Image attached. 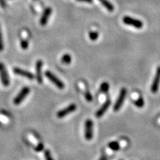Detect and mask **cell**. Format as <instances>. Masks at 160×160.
I'll return each instance as SVG.
<instances>
[{
    "label": "cell",
    "mask_w": 160,
    "mask_h": 160,
    "mask_svg": "<svg viewBox=\"0 0 160 160\" xmlns=\"http://www.w3.org/2000/svg\"><path fill=\"white\" fill-rule=\"evenodd\" d=\"M45 77L48 79L56 87H57L60 90H62L65 88V84L63 83V82L62 80H60L55 74H53L51 71H47L45 73Z\"/></svg>",
    "instance_id": "6da1fadb"
},
{
    "label": "cell",
    "mask_w": 160,
    "mask_h": 160,
    "mask_svg": "<svg viewBox=\"0 0 160 160\" xmlns=\"http://www.w3.org/2000/svg\"><path fill=\"white\" fill-rule=\"evenodd\" d=\"M122 22H124V24H125V25L132 26V27H134L136 28H138V29L142 28L143 27L142 22L140 21L139 19H134V18L133 17H128V16L123 17Z\"/></svg>",
    "instance_id": "7a4b0ae2"
},
{
    "label": "cell",
    "mask_w": 160,
    "mask_h": 160,
    "mask_svg": "<svg viewBox=\"0 0 160 160\" xmlns=\"http://www.w3.org/2000/svg\"><path fill=\"white\" fill-rule=\"evenodd\" d=\"M0 79L2 85L5 87H8L10 85V79L8 73L7 68H6L5 64L0 62Z\"/></svg>",
    "instance_id": "3957f363"
},
{
    "label": "cell",
    "mask_w": 160,
    "mask_h": 160,
    "mask_svg": "<svg viewBox=\"0 0 160 160\" xmlns=\"http://www.w3.org/2000/svg\"><path fill=\"white\" fill-rule=\"evenodd\" d=\"M126 95H127V89H126L125 88H122L121 91H120L119 97H118L117 101H116V102L114 104V106H113V111H119L120 108H122V106L123 105L124 101H125L126 98Z\"/></svg>",
    "instance_id": "277c9868"
},
{
    "label": "cell",
    "mask_w": 160,
    "mask_h": 160,
    "mask_svg": "<svg viewBox=\"0 0 160 160\" xmlns=\"http://www.w3.org/2000/svg\"><path fill=\"white\" fill-rule=\"evenodd\" d=\"M30 92H31V89L28 87L22 88L21 91H19V93L17 95V97L13 99V103L15 105H19V104H21L23 102V100L28 97Z\"/></svg>",
    "instance_id": "5b68a950"
},
{
    "label": "cell",
    "mask_w": 160,
    "mask_h": 160,
    "mask_svg": "<svg viewBox=\"0 0 160 160\" xmlns=\"http://www.w3.org/2000/svg\"><path fill=\"white\" fill-rule=\"evenodd\" d=\"M93 122L91 119H87L85 123V137L87 140H91L93 136Z\"/></svg>",
    "instance_id": "8992f818"
},
{
    "label": "cell",
    "mask_w": 160,
    "mask_h": 160,
    "mask_svg": "<svg viewBox=\"0 0 160 160\" xmlns=\"http://www.w3.org/2000/svg\"><path fill=\"white\" fill-rule=\"evenodd\" d=\"M76 110H77V105H76L75 104H71V105H69L68 107H66L65 108L58 111L57 116L58 118L62 119V118L65 117L66 116L71 114V113H73V112L75 111Z\"/></svg>",
    "instance_id": "52a82bcc"
},
{
    "label": "cell",
    "mask_w": 160,
    "mask_h": 160,
    "mask_svg": "<svg viewBox=\"0 0 160 160\" xmlns=\"http://www.w3.org/2000/svg\"><path fill=\"white\" fill-rule=\"evenodd\" d=\"M42 68L43 62L40 59L37 60V62H36V79L39 84H42L43 82Z\"/></svg>",
    "instance_id": "ba28073f"
},
{
    "label": "cell",
    "mask_w": 160,
    "mask_h": 160,
    "mask_svg": "<svg viewBox=\"0 0 160 160\" xmlns=\"http://www.w3.org/2000/svg\"><path fill=\"white\" fill-rule=\"evenodd\" d=\"M160 85V66L157 68V71H156V74L154 77V79L153 80V82H152L151 87V91L152 93H157L159 90Z\"/></svg>",
    "instance_id": "9c48e42d"
},
{
    "label": "cell",
    "mask_w": 160,
    "mask_h": 160,
    "mask_svg": "<svg viewBox=\"0 0 160 160\" xmlns=\"http://www.w3.org/2000/svg\"><path fill=\"white\" fill-rule=\"evenodd\" d=\"M13 72H14V73H16V74L27 78L28 79L32 80L34 79V76H33V73L28 71H26V70L19 68H13Z\"/></svg>",
    "instance_id": "30bf717a"
},
{
    "label": "cell",
    "mask_w": 160,
    "mask_h": 160,
    "mask_svg": "<svg viewBox=\"0 0 160 160\" xmlns=\"http://www.w3.org/2000/svg\"><path fill=\"white\" fill-rule=\"evenodd\" d=\"M52 13V8H45V11H44L42 15L41 18H40V25L42 26H45L47 25L48 22L49 20V18L51 17Z\"/></svg>",
    "instance_id": "8fae6325"
},
{
    "label": "cell",
    "mask_w": 160,
    "mask_h": 160,
    "mask_svg": "<svg viewBox=\"0 0 160 160\" xmlns=\"http://www.w3.org/2000/svg\"><path fill=\"white\" fill-rule=\"evenodd\" d=\"M111 100L110 99L106 100L105 102L104 103L103 105H102V107L97 111V113H96V117L97 118H100L102 117V116L105 113V112L108 111V109L109 108L110 105H111Z\"/></svg>",
    "instance_id": "7c38bea8"
},
{
    "label": "cell",
    "mask_w": 160,
    "mask_h": 160,
    "mask_svg": "<svg viewBox=\"0 0 160 160\" xmlns=\"http://www.w3.org/2000/svg\"><path fill=\"white\" fill-rule=\"evenodd\" d=\"M99 1L102 3V5L108 10V11L110 12L113 11V10H114V6L112 5L108 0H99Z\"/></svg>",
    "instance_id": "4fadbf2b"
},
{
    "label": "cell",
    "mask_w": 160,
    "mask_h": 160,
    "mask_svg": "<svg viewBox=\"0 0 160 160\" xmlns=\"http://www.w3.org/2000/svg\"><path fill=\"white\" fill-rule=\"evenodd\" d=\"M109 88L110 86H109L108 82H104L102 83L101 85H100L99 91L102 93H106L108 92Z\"/></svg>",
    "instance_id": "5bb4252c"
},
{
    "label": "cell",
    "mask_w": 160,
    "mask_h": 160,
    "mask_svg": "<svg viewBox=\"0 0 160 160\" xmlns=\"http://www.w3.org/2000/svg\"><path fill=\"white\" fill-rule=\"evenodd\" d=\"M72 61V58H71V56L70 54H68V53H66V54H64L62 56V57L61 58V62L62 64H65V65H68Z\"/></svg>",
    "instance_id": "9a60e30c"
},
{
    "label": "cell",
    "mask_w": 160,
    "mask_h": 160,
    "mask_svg": "<svg viewBox=\"0 0 160 160\" xmlns=\"http://www.w3.org/2000/svg\"><path fill=\"white\" fill-rule=\"evenodd\" d=\"M108 147L110 149H111L112 151H117L120 149V145L117 142H111L108 144Z\"/></svg>",
    "instance_id": "2e32d148"
},
{
    "label": "cell",
    "mask_w": 160,
    "mask_h": 160,
    "mask_svg": "<svg viewBox=\"0 0 160 160\" xmlns=\"http://www.w3.org/2000/svg\"><path fill=\"white\" fill-rule=\"evenodd\" d=\"M89 38L92 41H95L99 37V33L97 31H90L89 32Z\"/></svg>",
    "instance_id": "e0dca14e"
},
{
    "label": "cell",
    "mask_w": 160,
    "mask_h": 160,
    "mask_svg": "<svg viewBox=\"0 0 160 160\" xmlns=\"http://www.w3.org/2000/svg\"><path fill=\"white\" fill-rule=\"evenodd\" d=\"M134 104H135V105L137 106V107L139 108H142L143 106H144V105H145V102H144L143 98L140 97L139 99H138L137 100H136V101H134Z\"/></svg>",
    "instance_id": "ac0fdd59"
},
{
    "label": "cell",
    "mask_w": 160,
    "mask_h": 160,
    "mask_svg": "<svg viewBox=\"0 0 160 160\" xmlns=\"http://www.w3.org/2000/svg\"><path fill=\"white\" fill-rule=\"evenodd\" d=\"M20 46H21L22 49V50H27L28 48L29 43L28 42V40L26 39H22L21 42H20Z\"/></svg>",
    "instance_id": "d6986e66"
},
{
    "label": "cell",
    "mask_w": 160,
    "mask_h": 160,
    "mask_svg": "<svg viewBox=\"0 0 160 160\" xmlns=\"http://www.w3.org/2000/svg\"><path fill=\"white\" fill-rule=\"evenodd\" d=\"M44 156H45V160H53V157L51 156V153L49 150H45V153H44Z\"/></svg>",
    "instance_id": "ffe728a7"
},
{
    "label": "cell",
    "mask_w": 160,
    "mask_h": 160,
    "mask_svg": "<svg viewBox=\"0 0 160 160\" xmlns=\"http://www.w3.org/2000/svg\"><path fill=\"white\" fill-rule=\"evenodd\" d=\"M85 99L87 100L88 102H92V100H93V97H92L91 93H90V91H88L85 92Z\"/></svg>",
    "instance_id": "44dd1931"
},
{
    "label": "cell",
    "mask_w": 160,
    "mask_h": 160,
    "mask_svg": "<svg viewBox=\"0 0 160 160\" xmlns=\"http://www.w3.org/2000/svg\"><path fill=\"white\" fill-rule=\"evenodd\" d=\"M4 50V42H3V38L2 33L1 31V26H0V52Z\"/></svg>",
    "instance_id": "7402d4cb"
},
{
    "label": "cell",
    "mask_w": 160,
    "mask_h": 160,
    "mask_svg": "<svg viewBox=\"0 0 160 160\" xmlns=\"http://www.w3.org/2000/svg\"><path fill=\"white\" fill-rule=\"evenodd\" d=\"M43 149H44V145L42 142L38 144V145L37 146V147H35V148H34V150L37 152L42 151Z\"/></svg>",
    "instance_id": "603a6c76"
},
{
    "label": "cell",
    "mask_w": 160,
    "mask_h": 160,
    "mask_svg": "<svg viewBox=\"0 0 160 160\" xmlns=\"http://www.w3.org/2000/svg\"><path fill=\"white\" fill-rule=\"evenodd\" d=\"M7 2H6L5 0H0V6H1L2 8H7Z\"/></svg>",
    "instance_id": "cb8c5ba5"
},
{
    "label": "cell",
    "mask_w": 160,
    "mask_h": 160,
    "mask_svg": "<svg viewBox=\"0 0 160 160\" xmlns=\"http://www.w3.org/2000/svg\"><path fill=\"white\" fill-rule=\"evenodd\" d=\"M78 2H84L87 3H93V0H77Z\"/></svg>",
    "instance_id": "d4e9b609"
},
{
    "label": "cell",
    "mask_w": 160,
    "mask_h": 160,
    "mask_svg": "<svg viewBox=\"0 0 160 160\" xmlns=\"http://www.w3.org/2000/svg\"><path fill=\"white\" fill-rule=\"evenodd\" d=\"M99 160H108V158L106 157L105 155H103V156H102L101 157H100V159Z\"/></svg>",
    "instance_id": "484cf974"
},
{
    "label": "cell",
    "mask_w": 160,
    "mask_h": 160,
    "mask_svg": "<svg viewBox=\"0 0 160 160\" xmlns=\"http://www.w3.org/2000/svg\"><path fill=\"white\" fill-rule=\"evenodd\" d=\"M33 1H34V2H37V1H38V0H33Z\"/></svg>",
    "instance_id": "4316f807"
}]
</instances>
